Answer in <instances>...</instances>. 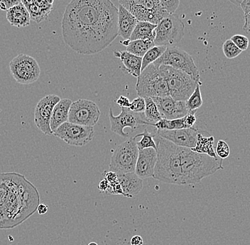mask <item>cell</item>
I'll list each match as a JSON object with an SVG mask.
<instances>
[{"label": "cell", "instance_id": "cell-1", "mask_svg": "<svg viewBox=\"0 0 250 245\" xmlns=\"http://www.w3.org/2000/svg\"><path fill=\"white\" fill-rule=\"evenodd\" d=\"M62 28L64 42L75 52L99 54L118 37L117 8L111 0H71Z\"/></svg>", "mask_w": 250, "mask_h": 245}, {"label": "cell", "instance_id": "cell-2", "mask_svg": "<svg viewBox=\"0 0 250 245\" xmlns=\"http://www.w3.org/2000/svg\"><path fill=\"white\" fill-rule=\"evenodd\" d=\"M38 189L23 174L0 173V230L15 228L37 212Z\"/></svg>", "mask_w": 250, "mask_h": 245}, {"label": "cell", "instance_id": "cell-3", "mask_svg": "<svg viewBox=\"0 0 250 245\" xmlns=\"http://www.w3.org/2000/svg\"><path fill=\"white\" fill-rule=\"evenodd\" d=\"M181 185L199 183L204 178L223 170V160L193 152L190 148L180 147Z\"/></svg>", "mask_w": 250, "mask_h": 245}, {"label": "cell", "instance_id": "cell-4", "mask_svg": "<svg viewBox=\"0 0 250 245\" xmlns=\"http://www.w3.org/2000/svg\"><path fill=\"white\" fill-rule=\"evenodd\" d=\"M155 138L157 159L153 178L164 183L181 185L180 147L156 135Z\"/></svg>", "mask_w": 250, "mask_h": 245}, {"label": "cell", "instance_id": "cell-5", "mask_svg": "<svg viewBox=\"0 0 250 245\" xmlns=\"http://www.w3.org/2000/svg\"><path fill=\"white\" fill-rule=\"evenodd\" d=\"M159 71L167 82L169 96L176 101H187L200 82L184 72L167 65H161Z\"/></svg>", "mask_w": 250, "mask_h": 245}, {"label": "cell", "instance_id": "cell-6", "mask_svg": "<svg viewBox=\"0 0 250 245\" xmlns=\"http://www.w3.org/2000/svg\"><path fill=\"white\" fill-rule=\"evenodd\" d=\"M136 91L139 96L143 98L169 96L167 82L161 75L159 68L153 63L141 72L137 77Z\"/></svg>", "mask_w": 250, "mask_h": 245}, {"label": "cell", "instance_id": "cell-7", "mask_svg": "<svg viewBox=\"0 0 250 245\" xmlns=\"http://www.w3.org/2000/svg\"><path fill=\"white\" fill-rule=\"evenodd\" d=\"M154 65H167L175 69L184 72L195 81L200 82V73L195 64L193 57L185 51L176 46L167 47L165 52L155 62Z\"/></svg>", "mask_w": 250, "mask_h": 245}, {"label": "cell", "instance_id": "cell-8", "mask_svg": "<svg viewBox=\"0 0 250 245\" xmlns=\"http://www.w3.org/2000/svg\"><path fill=\"white\" fill-rule=\"evenodd\" d=\"M137 138L138 135H135L117 147L111 157L109 171L117 174L134 172L139 153Z\"/></svg>", "mask_w": 250, "mask_h": 245}, {"label": "cell", "instance_id": "cell-9", "mask_svg": "<svg viewBox=\"0 0 250 245\" xmlns=\"http://www.w3.org/2000/svg\"><path fill=\"white\" fill-rule=\"evenodd\" d=\"M120 5L129 11L138 21H148L157 25L169 15L162 10L159 0H118Z\"/></svg>", "mask_w": 250, "mask_h": 245}, {"label": "cell", "instance_id": "cell-10", "mask_svg": "<svg viewBox=\"0 0 250 245\" xmlns=\"http://www.w3.org/2000/svg\"><path fill=\"white\" fill-rule=\"evenodd\" d=\"M185 25L178 16L169 15L157 25L154 32L155 46H175L184 38Z\"/></svg>", "mask_w": 250, "mask_h": 245}, {"label": "cell", "instance_id": "cell-11", "mask_svg": "<svg viewBox=\"0 0 250 245\" xmlns=\"http://www.w3.org/2000/svg\"><path fill=\"white\" fill-rule=\"evenodd\" d=\"M9 70L16 82L31 84L38 80L41 69L35 58L26 54H19L9 64Z\"/></svg>", "mask_w": 250, "mask_h": 245}, {"label": "cell", "instance_id": "cell-12", "mask_svg": "<svg viewBox=\"0 0 250 245\" xmlns=\"http://www.w3.org/2000/svg\"><path fill=\"white\" fill-rule=\"evenodd\" d=\"M101 114L99 107L94 101L78 99L70 105L68 122L93 127L99 121Z\"/></svg>", "mask_w": 250, "mask_h": 245}, {"label": "cell", "instance_id": "cell-13", "mask_svg": "<svg viewBox=\"0 0 250 245\" xmlns=\"http://www.w3.org/2000/svg\"><path fill=\"white\" fill-rule=\"evenodd\" d=\"M54 136L62 139L71 146L83 147L88 144L94 138L92 126H84L70 122L61 125L53 132Z\"/></svg>", "mask_w": 250, "mask_h": 245}, {"label": "cell", "instance_id": "cell-14", "mask_svg": "<svg viewBox=\"0 0 250 245\" xmlns=\"http://www.w3.org/2000/svg\"><path fill=\"white\" fill-rule=\"evenodd\" d=\"M122 112L120 115H114L112 113V108L109 109V118L110 121L111 131L120 136L126 138L128 134L125 132V129L130 128L132 131L135 130L137 128L145 125L151 126L144 112L142 113H136L129 110L128 108H121Z\"/></svg>", "mask_w": 250, "mask_h": 245}, {"label": "cell", "instance_id": "cell-15", "mask_svg": "<svg viewBox=\"0 0 250 245\" xmlns=\"http://www.w3.org/2000/svg\"><path fill=\"white\" fill-rule=\"evenodd\" d=\"M61 98L58 95H46L37 104L34 110V122L38 129L46 135H53L50 128V121L53 109Z\"/></svg>", "mask_w": 250, "mask_h": 245}, {"label": "cell", "instance_id": "cell-16", "mask_svg": "<svg viewBox=\"0 0 250 245\" xmlns=\"http://www.w3.org/2000/svg\"><path fill=\"white\" fill-rule=\"evenodd\" d=\"M199 131L195 128L176 130H156V135L184 148H194Z\"/></svg>", "mask_w": 250, "mask_h": 245}, {"label": "cell", "instance_id": "cell-17", "mask_svg": "<svg viewBox=\"0 0 250 245\" xmlns=\"http://www.w3.org/2000/svg\"><path fill=\"white\" fill-rule=\"evenodd\" d=\"M159 109L162 118L167 120L182 118L189 113L185 101H176L170 96L151 98Z\"/></svg>", "mask_w": 250, "mask_h": 245}, {"label": "cell", "instance_id": "cell-18", "mask_svg": "<svg viewBox=\"0 0 250 245\" xmlns=\"http://www.w3.org/2000/svg\"><path fill=\"white\" fill-rule=\"evenodd\" d=\"M156 159V150L154 148L139 150L134 173L142 179L153 177Z\"/></svg>", "mask_w": 250, "mask_h": 245}, {"label": "cell", "instance_id": "cell-19", "mask_svg": "<svg viewBox=\"0 0 250 245\" xmlns=\"http://www.w3.org/2000/svg\"><path fill=\"white\" fill-rule=\"evenodd\" d=\"M137 19L122 5L117 8V29L118 36L129 40L137 23Z\"/></svg>", "mask_w": 250, "mask_h": 245}, {"label": "cell", "instance_id": "cell-20", "mask_svg": "<svg viewBox=\"0 0 250 245\" xmlns=\"http://www.w3.org/2000/svg\"><path fill=\"white\" fill-rule=\"evenodd\" d=\"M114 56L120 59L123 68L122 70L126 74L131 75L134 77L137 78L142 72V57L129 54L127 51H114Z\"/></svg>", "mask_w": 250, "mask_h": 245}, {"label": "cell", "instance_id": "cell-21", "mask_svg": "<svg viewBox=\"0 0 250 245\" xmlns=\"http://www.w3.org/2000/svg\"><path fill=\"white\" fill-rule=\"evenodd\" d=\"M117 180L121 186L125 197L132 198L143 188V179L134 172L117 174Z\"/></svg>", "mask_w": 250, "mask_h": 245}, {"label": "cell", "instance_id": "cell-22", "mask_svg": "<svg viewBox=\"0 0 250 245\" xmlns=\"http://www.w3.org/2000/svg\"><path fill=\"white\" fill-rule=\"evenodd\" d=\"M72 102L73 101L70 99H60V101L55 105L50 121V128L53 132L61 125L68 122V113Z\"/></svg>", "mask_w": 250, "mask_h": 245}, {"label": "cell", "instance_id": "cell-23", "mask_svg": "<svg viewBox=\"0 0 250 245\" xmlns=\"http://www.w3.org/2000/svg\"><path fill=\"white\" fill-rule=\"evenodd\" d=\"M7 19L12 26L17 28L26 27L29 26L31 22L29 12L22 3L8 9Z\"/></svg>", "mask_w": 250, "mask_h": 245}, {"label": "cell", "instance_id": "cell-24", "mask_svg": "<svg viewBox=\"0 0 250 245\" xmlns=\"http://www.w3.org/2000/svg\"><path fill=\"white\" fill-rule=\"evenodd\" d=\"M156 25L148 22V21H137L129 40H146L155 38Z\"/></svg>", "mask_w": 250, "mask_h": 245}, {"label": "cell", "instance_id": "cell-25", "mask_svg": "<svg viewBox=\"0 0 250 245\" xmlns=\"http://www.w3.org/2000/svg\"><path fill=\"white\" fill-rule=\"evenodd\" d=\"M214 141L215 138L213 136H204L201 132H198L197 136V141L194 148H191L193 152L199 154H205L212 157H217L215 150L214 148Z\"/></svg>", "mask_w": 250, "mask_h": 245}, {"label": "cell", "instance_id": "cell-26", "mask_svg": "<svg viewBox=\"0 0 250 245\" xmlns=\"http://www.w3.org/2000/svg\"><path fill=\"white\" fill-rule=\"evenodd\" d=\"M154 46L155 44L154 39L129 40V43L126 46V51L134 56L142 57L148 49Z\"/></svg>", "mask_w": 250, "mask_h": 245}, {"label": "cell", "instance_id": "cell-27", "mask_svg": "<svg viewBox=\"0 0 250 245\" xmlns=\"http://www.w3.org/2000/svg\"><path fill=\"white\" fill-rule=\"evenodd\" d=\"M153 126L156 128V130H176V129H187L185 116L172 120L162 118L157 123H154Z\"/></svg>", "mask_w": 250, "mask_h": 245}, {"label": "cell", "instance_id": "cell-28", "mask_svg": "<svg viewBox=\"0 0 250 245\" xmlns=\"http://www.w3.org/2000/svg\"><path fill=\"white\" fill-rule=\"evenodd\" d=\"M145 99V109L144 113L146 120L154 126V123L162 119V115L159 112V109L156 107L155 103L151 98L146 97Z\"/></svg>", "mask_w": 250, "mask_h": 245}, {"label": "cell", "instance_id": "cell-29", "mask_svg": "<svg viewBox=\"0 0 250 245\" xmlns=\"http://www.w3.org/2000/svg\"><path fill=\"white\" fill-rule=\"evenodd\" d=\"M167 47L163 46H154L148 49L146 54L142 57V71H143L148 65L156 61L165 52Z\"/></svg>", "mask_w": 250, "mask_h": 245}, {"label": "cell", "instance_id": "cell-30", "mask_svg": "<svg viewBox=\"0 0 250 245\" xmlns=\"http://www.w3.org/2000/svg\"><path fill=\"white\" fill-rule=\"evenodd\" d=\"M185 102L189 112H194L201 107L203 105V98L201 92V82L197 84L194 91Z\"/></svg>", "mask_w": 250, "mask_h": 245}, {"label": "cell", "instance_id": "cell-31", "mask_svg": "<svg viewBox=\"0 0 250 245\" xmlns=\"http://www.w3.org/2000/svg\"><path fill=\"white\" fill-rule=\"evenodd\" d=\"M26 9L29 12L31 20L37 23L42 22L47 19L52 11V9H42V7H39L35 4H31L26 7Z\"/></svg>", "mask_w": 250, "mask_h": 245}, {"label": "cell", "instance_id": "cell-32", "mask_svg": "<svg viewBox=\"0 0 250 245\" xmlns=\"http://www.w3.org/2000/svg\"><path fill=\"white\" fill-rule=\"evenodd\" d=\"M138 137L142 136L140 141H137V146L139 150L146 149V148H154L156 150V144L154 137L156 132H150L147 129H145L142 133L138 134Z\"/></svg>", "mask_w": 250, "mask_h": 245}, {"label": "cell", "instance_id": "cell-33", "mask_svg": "<svg viewBox=\"0 0 250 245\" xmlns=\"http://www.w3.org/2000/svg\"><path fill=\"white\" fill-rule=\"evenodd\" d=\"M223 51L228 59H234L240 56L242 52L230 40H227L223 45Z\"/></svg>", "mask_w": 250, "mask_h": 245}, {"label": "cell", "instance_id": "cell-34", "mask_svg": "<svg viewBox=\"0 0 250 245\" xmlns=\"http://www.w3.org/2000/svg\"><path fill=\"white\" fill-rule=\"evenodd\" d=\"M240 7L244 12L245 17V24L243 26V30L249 34L250 28V0H243L240 4Z\"/></svg>", "mask_w": 250, "mask_h": 245}, {"label": "cell", "instance_id": "cell-35", "mask_svg": "<svg viewBox=\"0 0 250 245\" xmlns=\"http://www.w3.org/2000/svg\"><path fill=\"white\" fill-rule=\"evenodd\" d=\"M230 40L235 44V46L242 51H247L249 46V40L245 36L237 34L231 37Z\"/></svg>", "mask_w": 250, "mask_h": 245}, {"label": "cell", "instance_id": "cell-36", "mask_svg": "<svg viewBox=\"0 0 250 245\" xmlns=\"http://www.w3.org/2000/svg\"><path fill=\"white\" fill-rule=\"evenodd\" d=\"M229 152H229V148L228 143L224 140H219L218 144H217L216 149H215V153H216L217 156L223 160V159L229 157Z\"/></svg>", "mask_w": 250, "mask_h": 245}, {"label": "cell", "instance_id": "cell-37", "mask_svg": "<svg viewBox=\"0 0 250 245\" xmlns=\"http://www.w3.org/2000/svg\"><path fill=\"white\" fill-rule=\"evenodd\" d=\"M161 5L169 15H173L179 7L180 0H159Z\"/></svg>", "mask_w": 250, "mask_h": 245}, {"label": "cell", "instance_id": "cell-38", "mask_svg": "<svg viewBox=\"0 0 250 245\" xmlns=\"http://www.w3.org/2000/svg\"><path fill=\"white\" fill-rule=\"evenodd\" d=\"M128 109L132 112H136V113H142V112H145V98L141 97V96L136 98L130 103V105H129Z\"/></svg>", "mask_w": 250, "mask_h": 245}, {"label": "cell", "instance_id": "cell-39", "mask_svg": "<svg viewBox=\"0 0 250 245\" xmlns=\"http://www.w3.org/2000/svg\"><path fill=\"white\" fill-rule=\"evenodd\" d=\"M107 192L111 193V194L123 195L125 196L124 193H123L121 186L119 183L118 180L112 182V183H109L108 189H107Z\"/></svg>", "mask_w": 250, "mask_h": 245}, {"label": "cell", "instance_id": "cell-40", "mask_svg": "<svg viewBox=\"0 0 250 245\" xmlns=\"http://www.w3.org/2000/svg\"><path fill=\"white\" fill-rule=\"evenodd\" d=\"M21 3V0H0V9L7 11L9 8Z\"/></svg>", "mask_w": 250, "mask_h": 245}, {"label": "cell", "instance_id": "cell-41", "mask_svg": "<svg viewBox=\"0 0 250 245\" xmlns=\"http://www.w3.org/2000/svg\"><path fill=\"white\" fill-rule=\"evenodd\" d=\"M117 104L120 108H129L130 105V101L127 97L124 96H120L117 100Z\"/></svg>", "mask_w": 250, "mask_h": 245}, {"label": "cell", "instance_id": "cell-42", "mask_svg": "<svg viewBox=\"0 0 250 245\" xmlns=\"http://www.w3.org/2000/svg\"><path fill=\"white\" fill-rule=\"evenodd\" d=\"M109 183L115 182L117 180V174L114 171H109L104 173V178Z\"/></svg>", "mask_w": 250, "mask_h": 245}, {"label": "cell", "instance_id": "cell-43", "mask_svg": "<svg viewBox=\"0 0 250 245\" xmlns=\"http://www.w3.org/2000/svg\"><path fill=\"white\" fill-rule=\"evenodd\" d=\"M34 4L44 9H53V5L47 4L46 0H34Z\"/></svg>", "mask_w": 250, "mask_h": 245}, {"label": "cell", "instance_id": "cell-44", "mask_svg": "<svg viewBox=\"0 0 250 245\" xmlns=\"http://www.w3.org/2000/svg\"><path fill=\"white\" fill-rule=\"evenodd\" d=\"M109 182L105 179H103L98 185V189L102 192H106L108 189Z\"/></svg>", "mask_w": 250, "mask_h": 245}, {"label": "cell", "instance_id": "cell-45", "mask_svg": "<svg viewBox=\"0 0 250 245\" xmlns=\"http://www.w3.org/2000/svg\"><path fill=\"white\" fill-rule=\"evenodd\" d=\"M131 245H143V239L140 235H134L131 239Z\"/></svg>", "mask_w": 250, "mask_h": 245}, {"label": "cell", "instance_id": "cell-46", "mask_svg": "<svg viewBox=\"0 0 250 245\" xmlns=\"http://www.w3.org/2000/svg\"><path fill=\"white\" fill-rule=\"evenodd\" d=\"M48 210V206L45 205V204H39L37 211H38L39 215H42L46 214Z\"/></svg>", "mask_w": 250, "mask_h": 245}, {"label": "cell", "instance_id": "cell-47", "mask_svg": "<svg viewBox=\"0 0 250 245\" xmlns=\"http://www.w3.org/2000/svg\"><path fill=\"white\" fill-rule=\"evenodd\" d=\"M21 3L25 7H27L31 4H34V0H21Z\"/></svg>", "mask_w": 250, "mask_h": 245}, {"label": "cell", "instance_id": "cell-48", "mask_svg": "<svg viewBox=\"0 0 250 245\" xmlns=\"http://www.w3.org/2000/svg\"><path fill=\"white\" fill-rule=\"evenodd\" d=\"M231 3L234 4V5L237 6V7H240V4H241L242 1L243 0H229Z\"/></svg>", "mask_w": 250, "mask_h": 245}, {"label": "cell", "instance_id": "cell-49", "mask_svg": "<svg viewBox=\"0 0 250 245\" xmlns=\"http://www.w3.org/2000/svg\"><path fill=\"white\" fill-rule=\"evenodd\" d=\"M47 4H51V5H53L54 4V0H46Z\"/></svg>", "mask_w": 250, "mask_h": 245}, {"label": "cell", "instance_id": "cell-50", "mask_svg": "<svg viewBox=\"0 0 250 245\" xmlns=\"http://www.w3.org/2000/svg\"><path fill=\"white\" fill-rule=\"evenodd\" d=\"M88 245H98L96 243H90Z\"/></svg>", "mask_w": 250, "mask_h": 245}]
</instances>
